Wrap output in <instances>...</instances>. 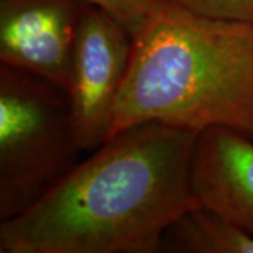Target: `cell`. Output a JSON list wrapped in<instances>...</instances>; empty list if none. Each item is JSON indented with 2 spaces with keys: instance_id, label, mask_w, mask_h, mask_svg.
Here are the masks:
<instances>
[{
  "instance_id": "3",
  "label": "cell",
  "mask_w": 253,
  "mask_h": 253,
  "mask_svg": "<svg viewBox=\"0 0 253 253\" xmlns=\"http://www.w3.org/2000/svg\"><path fill=\"white\" fill-rule=\"evenodd\" d=\"M66 91L0 66V219L36 204L79 162Z\"/></svg>"
},
{
  "instance_id": "8",
  "label": "cell",
  "mask_w": 253,
  "mask_h": 253,
  "mask_svg": "<svg viewBox=\"0 0 253 253\" xmlns=\"http://www.w3.org/2000/svg\"><path fill=\"white\" fill-rule=\"evenodd\" d=\"M120 21L134 37L154 13L159 0H84Z\"/></svg>"
},
{
  "instance_id": "2",
  "label": "cell",
  "mask_w": 253,
  "mask_h": 253,
  "mask_svg": "<svg viewBox=\"0 0 253 253\" xmlns=\"http://www.w3.org/2000/svg\"><path fill=\"white\" fill-rule=\"evenodd\" d=\"M148 121L194 132L222 126L253 139V23L159 0L132 37L111 136Z\"/></svg>"
},
{
  "instance_id": "6",
  "label": "cell",
  "mask_w": 253,
  "mask_h": 253,
  "mask_svg": "<svg viewBox=\"0 0 253 253\" xmlns=\"http://www.w3.org/2000/svg\"><path fill=\"white\" fill-rule=\"evenodd\" d=\"M191 184L200 206L253 235V139L222 126L201 131Z\"/></svg>"
},
{
  "instance_id": "5",
  "label": "cell",
  "mask_w": 253,
  "mask_h": 253,
  "mask_svg": "<svg viewBox=\"0 0 253 253\" xmlns=\"http://www.w3.org/2000/svg\"><path fill=\"white\" fill-rule=\"evenodd\" d=\"M84 0H0V61L66 91Z\"/></svg>"
},
{
  "instance_id": "7",
  "label": "cell",
  "mask_w": 253,
  "mask_h": 253,
  "mask_svg": "<svg viewBox=\"0 0 253 253\" xmlns=\"http://www.w3.org/2000/svg\"><path fill=\"white\" fill-rule=\"evenodd\" d=\"M159 252L253 253V235L221 214L199 206L168 228Z\"/></svg>"
},
{
  "instance_id": "1",
  "label": "cell",
  "mask_w": 253,
  "mask_h": 253,
  "mask_svg": "<svg viewBox=\"0 0 253 253\" xmlns=\"http://www.w3.org/2000/svg\"><path fill=\"white\" fill-rule=\"evenodd\" d=\"M200 132L158 121L128 126L44 197L0 222V253H156L199 207L191 184Z\"/></svg>"
},
{
  "instance_id": "9",
  "label": "cell",
  "mask_w": 253,
  "mask_h": 253,
  "mask_svg": "<svg viewBox=\"0 0 253 253\" xmlns=\"http://www.w3.org/2000/svg\"><path fill=\"white\" fill-rule=\"evenodd\" d=\"M210 17L253 23V0H173Z\"/></svg>"
},
{
  "instance_id": "4",
  "label": "cell",
  "mask_w": 253,
  "mask_h": 253,
  "mask_svg": "<svg viewBox=\"0 0 253 253\" xmlns=\"http://www.w3.org/2000/svg\"><path fill=\"white\" fill-rule=\"evenodd\" d=\"M131 52V33L107 11L89 3L79 20L66 89L82 152L97 149L111 136Z\"/></svg>"
}]
</instances>
